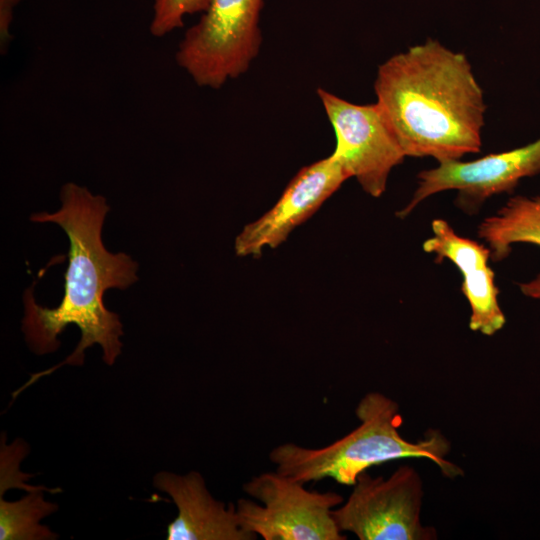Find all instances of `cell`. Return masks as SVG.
Here are the masks:
<instances>
[{"label": "cell", "mask_w": 540, "mask_h": 540, "mask_svg": "<svg viewBox=\"0 0 540 540\" xmlns=\"http://www.w3.org/2000/svg\"><path fill=\"white\" fill-rule=\"evenodd\" d=\"M60 199L62 206L58 211L35 213L30 220L56 223L67 234L69 261L64 273V295L57 307L47 308L36 303L33 285L26 289L22 330L31 350L39 355L56 351L60 346L58 336L70 324L79 328L81 338L67 358L32 374L12 392L14 399L38 379L64 365H83L85 350L94 344L101 346L103 361L112 365L121 353L123 330L118 314L105 308L103 295L107 289H126L138 280L137 263L125 253L109 252L103 245L102 226L110 210L105 198L69 182L62 186Z\"/></svg>", "instance_id": "1"}, {"label": "cell", "mask_w": 540, "mask_h": 540, "mask_svg": "<svg viewBox=\"0 0 540 540\" xmlns=\"http://www.w3.org/2000/svg\"><path fill=\"white\" fill-rule=\"evenodd\" d=\"M374 91L406 157L443 163L480 152L486 104L464 53L428 38L384 61Z\"/></svg>", "instance_id": "2"}, {"label": "cell", "mask_w": 540, "mask_h": 540, "mask_svg": "<svg viewBox=\"0 0 540 540\" xmlns=\"http://www.w3.org/2000/svg\"><path fill=\"white\" fill-rule=\"evenodd\" d=\"M360 424L342 438L320 448L294 443L274 447L269 459L276 471L304 484L331 478L353 486L370 467L403 458H423L436 464L448 478L462 470L446 459L450 443L436 430L412 442L400 434L402 417L398 404L379 392L367 393L355 409Z\"/></svg>", "instance_id": "3"}, {"label": "cell", "mask_w": 540, "mask_h": 540, "mask_svg": "<svg viewBox=\"0 0 540 540\" xmlns=\"http://www.w3.org/2000/svg\"><path fill=\"white\" fill-rule=\"evenodd\" d=\"M263 0H212L187 29L176 61L201 87L221 88L245 73L259 53Z\"/></svg>", "instance_id": "4"}, {"label": "cell", "mask_w": 540, "mask_h": 540, "mask_svg": "<svg viewBox=\"0 0 540 540\" xmlns=\"http://www.w3.org/2000/svg\"><path fill=\"white\" fill-rule=\"evenodd\" d=\"M276 470L253 476L238 499L240 526L264 540H345L332 510L344 502L336 492L310 491Z\"/></svg>", "instance_id": "5"}, {"label": "cell", "mask_w": 540, "mask_h": 540, "mask_svg": "<svg viewBox=\"0 0 540 540\" xmlns=\"http://www.w3.org/2000/svg\"><path fill=\"white\" fill-rule=\"evenodd\" d=\"M348 499L332 510L341 532L360 540H433L434 528L421 522L423 483L410 466L398 467L389 477L363 472Z\"/></svg>", "instance_id": "6"}, {"label": "cell", "mask_w": 540, "mask_h": 540, "mask_svg": "<svg viewBox=\"0 0 540 540\" xmlns=\"http://www.w3.org/2000/svg\"><path fill=\"white\" fill-rule=\"evenodd\" d=\"M317 95L335 133L332 154L367 194L380 197L406 155L379 107L349 102L323 88Z\"/></svg>", "instance_id": "7"}, {"label": "cell", "mask_w": 540, "mask_h": 540, "mask_svg": "<svg viewBox=\"0 0 540 540\" xmlns=\"http://www.w3.org/2000/svg\"><path fill=\"white\" fill-rule=\"evenodd\" d=\"M540 174V138L508 151L462 161L438 163L417 175L410 201L397 213L407 217L421 202L437 193L457 191L455 204L467 214L476 213L494 195L509 193L520 180Z\"/></svg>", "instance_id": "8"}, {"label": "cell", "mask_w": 540, "mask_h": 540, "mask_svg": "<svg viewBox=\"0 0 540 540\" xmlns=\"http://www.w3.org/2000/svg\"><path fill=\"white\" fill-rule=\"evenodd\" d=\"M348 178L349 174L333 154L304 166L290 180L277 202L236 236L235 254L259 257L266 248H277Z\"/></svg>", "instance_id": "9"}, {"label": "cell", "mask_w": 540, "mask_h": 540, "mask_svg": "<svg viewBox=\"0 0 540 540\" xmlns=\"http://www.w3.org/2000/svg\"><path fill=\"white\" fill-rule=\"evenodd\" d=\"M431 229L433 235L424 241L422 248L435 255L436 263L447 259L462 274L461 291L471 310L469 328L483 335H494L504 327L506 318L499 305L495 274L489 266L490 249L459 235L444 219H434Z\"/></svg>", "instance_id": "10"}, {"label": "cell", "mask_w": 540, "mask_h": 540, "mask_svg": "<svg viewBox=\"0 0 540 540\" xmlns=\"http://www.w3.org/2000/svg\"><path fill=\"white\" fill-rule=\"evenodd\" d=\"M154 486L168 494L178 509L167 526V540L257 539L240 526L236 505L216 500L199 472L178 475L162 471L154 477Z\"/></svg>", "instance_id": "11"}, {"label": "cell", "mask_w": 540, "mask_h": 540, "mask_svg": "<svg viewBox=\"0 0 540 540\" xmlns=\"http://www.w3.org/2000/svg\"><path fill=\"white\" fill-rule=\"evenodd\" d=\"M478 236L491 251V259H505L516 243L540 246V196H514L496 214L478 226Z\"/></svg>", "instance_id": "12"}, {"label": "cell", "mask_w": 540, "mask_h": 540, "mask_svg": "<svg viewBox=\"0 0 540 540\" xmlns=\"http://www.w3.org/2000/svg\"><path fill=\"white\" fill-rule=\"evenodd\" d=\"M43 491L60 492L59 488H39L29 491L24 498L8 502L0 497V539L1 540H53L58 535L47 526L40 524L41 519L54 513L58 506L43 497Z\"/></svg>", "instance_id": "13"}, {"label": "cell", "mask_w": 540, "mask_h": 540, "mask_svg": "<svg viewBox=\"0 0 540 540\" xmlns=\"http://www.w3.org/2000/svg\"><path fill=\"white\" fill-rule=\"evenodd\" d=\"M212 0H154L149 26L154 37H163L184 26V17L205 12Z\"/></svg>", "instance_id": "14"}, {"label": "cell", "mask_w": 540, "mask_h": 540, "mask_svg": "<svg viewBox=\"0 0 540 540\" xmlns=\"http://www.w3.org/2000/svg\"><path fill=\"white\" fill-rule=\"evenodd\" d=\"M22 0H0V44L1 52L5 53L11 40L10 27L16 6Z\"/></svg>", "instance_id": "15"}, {"label": "cell", "mask_w": 540, "mask_h": 540, "mask_svg": "<svg viewBox=\"0 0 540 540\" xmlns=\"http://www.w3.org/2000/svg\"><path fill=\"white\" fill-rule=\"evenodd\" d=\"M519 289L527 297L540 299V272L532 280L520 283Z\"/></svg>", "instance_id": "16"}]
</instances>
